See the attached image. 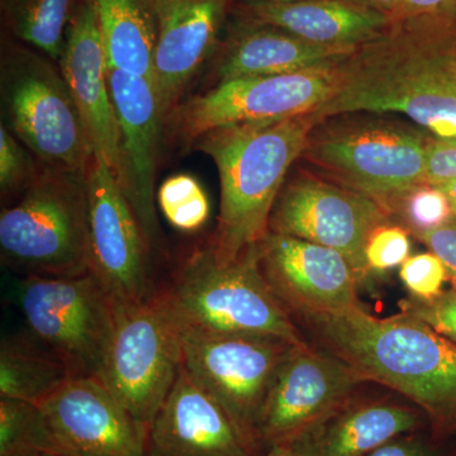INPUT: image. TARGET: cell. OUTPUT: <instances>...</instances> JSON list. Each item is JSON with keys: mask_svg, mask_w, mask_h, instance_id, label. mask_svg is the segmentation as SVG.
Listing matches in <instances>:
<instances>
[{"mask_svg": "<svg viewBox=\"0 0 456 456\" xmlns=\"http://www.w3.org/2000/svg\"><path fill=\"white\" fill-rule=\"evenodd\" d=\"M449 2L450 0H401L397 11L392 16V20L435 13Z\"/></svg>", "mask_w": 456, "mask_h": 456, "instance_id": "37", "label": "cell"}, {"mask_svg": "<svg viewBox=\"0 0 456 456\" xmlns=\"http://www.w3.org/2000/svg\"><path fill=\"white\" fill-rule=\"evenodd\" d=\"M179 330L182 367L212 395L256 454L264 402L290 342L270 336Z\"/></svg>", "mask_w": 456, "mask_h": 456, "instance_id": "10", "label": "cell"}, {"mask_svg": "<svg viewBox=\"0 0 456 456\" xmlns=\"http://www.w3.org/2000/svg\"><path fill=\"white\" fill-rule=\"evenodd\" d=\"M259 263L273 292L292 317L359 302V279L334 248L269 231L259 244Z\"/></svg>", "mask_w": 456, "mask_h": 456, "instance_id": "17", "label": "cell"}, {"mask_svg": "<svg viewBox=\"0 0 456 456\" xmlns=\"http://www.w3.org/2000/svg\"><path fill=\"white\" fill-rule=\"evenodd\" d=\"M389 213L367 194L302 174L281 189L269 231L334 248L362 283L371 274L365 246L375 228L389 224Z\"/></svg>", "mask_w": 456, "mask_h": 456, "instance_id": "12", "label": "cell"}, {"mask_svg": "<svg viewBox=\"0 0 456 456\" xmlns=\"http://www.w3.org/2000/svg\"><path fill=\"white\" fill-rule=\"evenodd\" d=\"M338 65L274 77L217 83L180 102L165 119L164 134L191 146L206 132L237 123L279 121L314 112L331 97Z\"/></svg>", "mask_w": 456, "mask_h": 456, "instance_id": "11", "label": "cell"}, {"mask_svg": "<svg viewBox=\"0 0 456 456\" xmlns=\"http://www.w3.org/2000/svg\"><path fill=\"white\" fill-rule=\"evenodd\" d=\"M446 440L437 436L431 428L401 435L367 456H452Z\"/></svg>", "mask_w": 456, "mask_h": 456, "instance_id": "34", "label": "cell"}, {"mask_svg": "<svg viewBox=\"0 0 456 456\" xmlns=\"http://www.w3.org/2000/svg\"><path fill=\"white\" fill-rule=\"evenodd\" d=\"M428 141L419 132L395 123H356L323 134L312 132L303 156L342 187L367 194L386 207L426 184Z\"/></svg>", "mask_w": 456, "mask_h": 456, "instance_id": "9", "label": "cell"}, {"mask_svg": "<svg viewBox=\"0 0 456 456\" xmlns=\"http://www.w3.org/2000/svg\"><path fill=\"white\" fill-rule=\"evenodd\" d=\"M321 349L367 382L388 387L425 413L444 439L456 435V345L412 314L379 318L360 303L294 314Z\"/></svg>", "mask_w": 456, "mask_h": 456, "instance_id": "2", "label": "cell"}, {"mask_svg": "<svg viewBox=\"0 0 456 456\" xmlns=\"http://www.w3.org/2000/svg\"><path fill=\"white\" fill-rule=\"evenodd\" d=\"M110 86L119 126L121 171L117 182L151 248L160 233L155 180L165 114L150 77L110 69Z\"/></svg>", "mask_w": 456, "mask_h": 456, "instance_id": "15", "label": "cell"}, {"mask_svg": "<svg viewBox=\"0 0 456 456\" xmlns=\"http://www.w3.org/2000/svg\"><path fill=\"white\" fill-rule=\"evenodd\" d=\"M399 278L412 297L430 299L443 292L448 270L439 256L430 253L410 256L399 269Z\"/></svg>", "mask_w": 456, "mask_h": 456, "instance_id": "32", "label": "cell"}, {"mask_svg": "<svg viewBox=\"0 0 456 456\" xmlns=\"http://www.w3.org/2000/svg\"><path fill=\"white\" fill-rule=\"evenodd\" d=\"M407 228L389 224L375 228L365 246L369 272L384 273L401 266L410 257L411 240Z\"/></svg>", "mask_w": 456, "mask_h": 456, "instance_id": "31", "label": "cell"}, {"mask_svg": "<svg viewBox=\"0 0 456 456\" xmlns=\"http://www.w3.org/2000/svg\"><path fill=\"white\" fill-rule=\"evenodd\" d=\"M242 17L277 27L312 44L356 49L374 40L392 23L380 12L347 4L341 0L283 3L245 0Z\"/></svg>", "mask_w": 456, "mask_h": 456, "instance_id": "23", "label": "cell"}, {"mask_svg": "<svg viewBox=\"0 0 456 456\" xmlns=\"http://www.w3.org/2000/svg\"><path fill=\"white\" fill-rule=\"evenodd\" d=\"M41 164L31 151H26L23 143L0 125V191L2 196L23 193L40 171Z\"/></svg>", "mask_w": 456, "mask_h": 456, "instance_id": "30", "label": "cell"}, {"mask_svg": "<svg viewBox=\"0 0 456 456\" xmlns=\"http://www.w3.org/2000/svg\"><path fill=\"white\" fill-rule=\"evenodd\" d=\"M228 0H154L158 42L152 82L167 114L217 42Z\"/></svg>", "mask_w": 456, "mask_h": 456, "instance_id": "20", "label": "cell"}, {"mask_svg": "<svg viewBox=\"0 0 456 456\" xmlns=\"http://www.w3.org/2000/svg\"><path fill=\"white\" fill-rule=\"evenodd\" d=\"M108 69L152 79L158 42L154 0H92Z\"/></svg>", "mask_w": 456, "mask_h": 456, "instance_id": "24", "label": "cell"}, {"mask_svg": "<svg viewBox=\"0 0 456 456\" xmlns=\"http://www.w3.org/2000/svg\"><path fill=\"white\" fill-rule=\"evenodd\" d=\"M452 439H456V435ZM452 456H456V446L454 448H452Z\"/></svg>", "mask_w": 456, "mask_h": 456, "instance_id": "44", "label": "cell"}, {"mask_svg": "<svg viewBox=\"0 0 456 456\" xmlns=\"http://www.w3.org/2000/svg\"><path fill=\"white\" fill-rule=\"evenodd\" d=\"M74 375L73 368L51 350L11 341L0 347V398L40 406Z\"/></svg>", "mask_w": 456, "mask_h": 456, "instance_id": "25", "label": "cell"}, {"mask_svg": "<svg viewBox=\"0 0 456 456\" xmlns=\"http://www.w3.org/2000/svg\"><path fill=\"white\" fill-rule=\"evenodd\" d=\"M20 307L33 335L77 375L98 378L116 326V305L93 273L79 277L26 275Z\"/></svg>", "mask_w": 456, "mask_h": 456, "instance_id": "8", "label": "cell"}, {"mask_svg": "<svg viewBox=\"0 0 456 456\" xmlns=\"http://www.w3.org/2000/svg\"><path fill=\"white\" fill-rule=\"evenodd\" d=\"M242 20L216 61L218 83L332 68L359 49L312 44L277 27Z\"/></svg>", "mask_w": 456, "mask_h": 456, "instance_id": "22", "label": "cell"}, {"mask_svg": "<svg viewBox=\"0 0 456 456\" xmlns=\"http://www.w3.org/2000/svg\"><path fill=\"white\" fill-rule=\"evenodd\" d=\"M456 16L435 12L392 20L338 65L334 93L314 114L322 122L346 113H401L434 134L456 141Z\"/></svg>", "mask_w": 456, "mask_h": 456, "instance_id": "1", "label": "cell"}, {"mask_svg": "<svg viewBox=\"0 0 456 456\" xmlns=\"http://www.w3.org/2000/svg\"><path fill=\"white\" fill-rule=\"evenodd\" d=\"M404 314H412L431 327L435 332L456 345V289L441 292L430 299L416 297L399 302Z\"/></svg>", "mask_w": 456, "mask_h": 456, "instance_id": "33", "label": "cell"}, {"mask_svg": "<svg viewBox=\"0 0 456 456\" xmlns=\"http://www.w3.org/2000/svg\"><path fill=\"white\" fill-rule=\"evenodd\" d=\"M428 428V417L415 404L356 395L285 446L296 456H367L401 435Z\"/></svg>", "mask_w": 456, "mask_h": 456, "instance_id": "21", "label": "cell"}, {"mask_svg": "<svg viewBox=\"0 0 456 456\" xmlns=\"http://www.w3.org/2000/svg\"><path fill=\"white\" fill-rule=\"evenodd\" d=\"M149 440L152 456H255L226 411L182 365Z\"/></svg>", "mask_w": 456, "mask_h": 456, "instance_id": "19", "label": "cell"}, {"mask_svg": "<svg viewBox=\"0 0 456 456\" xmlns=\"http://www.w3.org/2000/svg\"><path fill=\"white\" fill-rule=\"evenodd\" d=\"M156 203L171 226L182 232H197L211 213L206 191L189 174H176L165 180L156 193Z\"/></svg>", "mask_w": 456, "mask_h": 456, "instance_id": "28", "label": "cell"}, {"mask_svg": "<svg viewBox=\"0 0 456 456\" xmlns=\"http://www.w3.org/2000/svg\"><path fill=\"white\" fill-rule=\"evenodd\" d=\"M114 305L113 338L98 379L149 434L182 365L179 330L156 294Z\"/></svg>", "mask_w": 456, "mask_h": 456, "instance_id": "7", "label": "cell"}, {"mask_svg": "<svg viewBox=\"0 0 456 456\" xmlns=\"http://www.w3.org/2000/svg\"><path fill=\"white\" fill-rule=\"evenodd\" d=\"M452 69H454V71L456 73V53H454V56H452Z\"/></svg>", "mask_w": 456, "mask_h": 456, "instance_id": "43", "label": "cell"}, {"mask_svg": "<svg viewBox=\"0 0 456 456\" xmlns=\"http://www.w3.org/2000/svg\"><path fill=\"white\" fill-rule=\"evenodd\" d=\"M83 0H0L9 35L59 62L66 33Z\"/></svg>", "mask_w": 456, "mask_h": 456, "instance_id": "26", "label": "cell"}, {"mask_svg": "<svg viewBox=\"0 0 456 456\" xmlns=\"http://www.w3.org/2000/svg\"><path fill=\"white\" fill-rule=\"evenodd\" d=\"M320 125L314 112L279 121L237 123L206 132L191 147L217 167L221 208L209 248L233 260L269 233L270 217L288 171Z\"/></svg>", "mask_w": 456, "mask_h": 456, "instance_id": "3", "label": "cell"}, {"mask_svg": "<svg viewBox=\"0 0 456 456\" xmlns=\"http://www.w3.org/2000/svg\"><path fill=\"white\" fill-rule=\"evenodd\" d=\"M264 456H296V455H294L293 452H290V450L287 448V446L277 445V446H273V448L268 449V452H266V454Z\"/></svg>", "mask_w": 456, "mask_h": 456, "instance_id": "40", "label": "cell"}, {"mask_svg": "<svg viewBox=\"0 0 456 456\" xmlns=\"http://www.w3.org/2000/svg\"><path fill=\"white\" fill-rule=\"evenodd\" d=\"M437 12H443V13H448L452 14V16H456V0H450L449 3H446V4Z\"/></svg>", "mask_w": 456, "mask_h": 456, "instance_id": "41", "label": "cell"}, {"mask_svg": "<svg viewBox=\"0 0 456 456\" xmlns=\"http://www.w3.org/2000/svg\"><path fill=\"white\" fill-rule=\"evenodd\" d=\"M57 64L79 110L94 155L101 156L114 178H118V118L110 93L106 51L92 0H83L77 9Z\"/></svg>", "mask_w": 456, "mask_h": 456, "instance_id": "18", "label": "cell"}, {"mask_svg": "<svg viewBox=\"0 0 456 456\" xmlns=\"http://www.w3.org/2000/svg\"><path fill=\"white\" fill-rule=\"evenodd\" d=\"M92 273L114 303L149 298L147 244L140 222L112 170L95 155L86 171Z\"/></svg>", "mask_w": 456, "mask_h": 456, "instance_id": "14", "label": "cell"}, {"mask_svg": "<svg viewBox=\"0 0 456 456\" xmlns=\"http://www.w3.org/2000/svg\"><path fill=\"white\" fill-rule=\"evenodd\" d=\"M389 212L401 213L407 230L416 235L454 220L448 197L436 185L421 184L387 204Z\"/></svg>", "mask_w": 456, "mask_h": 456, "instance_id": "29", "label": "cell"}, {"mask_svg": "<svg viewBox=\"0 0 456 456\" xmlns=\"http://www.w3.org/2000/svg\"><path fill=\"white\" fill-rule=\"evenodd\" d=\"M364 380L346 362L307 342L293 345L264 402L257 444L288 445L303 430L358 395Z\"/></svg>", "mask_w": 456, "mask_h": 456, "instance_id": "13", "label": "cell"}, {"mask_svg": "<svg viewBox=\"0 0 456 456\" xmlns=\"http://www.w3.org/2000/svg\"><path fill=\"white\" fill-rule=\"evenodd\" d=\"M55 62L22 42L3 41V114L38 163L86 173L94 151Z\"/></svg>", "mask_w": 456, "mask_h": 456, "instance_id": "6", "label": "cell"}, {"mask_svg": "<svg viewBox=\"0 0 456 456\" xmlns=\"http://www.w3.org/2000/svg\"><path fill=\"white\" fill-rule=\"evenodd\" d=\"M73 456L38 404L0 398V456Z\"/></svg>", "mask_w": 456, "mask_h": 456, "instance_id": "27", "label": "cell"}, {"mask_svg": "<svg viewBox=\"0 0 456 456\" xmlns=\"http://www.w3.org/2000/svg\"><path fill=\"white\" fill-rule=\"evenodd\" d=\"M156 296L178 329L305 342L261 272L259 245L233 260L220 259L209 246L194 251Z\"/></svg>", "mask_w": 456, "mask_h": 456, "instance_id": "4", "label": "cell"}, {"mask_svg": "<svg viewBox=\"0 0 456 456\" xmlns=\"http://www.w3.org/2000/svg\"><path fill=\"white\" fill-rule=\"evenodd\" d=\"M415 236L428 246L432 254L440 257L448 270L449 281L456 289V218Z\"/></svg>", "mask_w": 456, "mask_h": 456, "instance_id": "36", "label": "cell"}, {"mask_svg": "<svg viewBox=\"0 0 456 456\" xmlns=\"http://www.w3.org/2000/svg\"><path fill=\"white\" fill-rule=\"evenodd\" d=\"M3 263L26 275L92 273L86 173L41 165L13 206L0 215Z\"/></svg>", "mask_w": 456, "mask_h": 456, "instance_id": "5", "label": "cell"}, {"mask_svg": "<svg viewBox=\"0 0 456 456\" xmlns=\"http://www.w3.org/2000/svg\"><path fill=\"white\" fill-rule=\"evenodd\" d=\"M269 2L283 3V4H290V3L307 2V0H269Z\"/></svg>", "mask_w": 456, "mask_h": 456, "instance_id": "42", "label": "cell"}, {"mask_svg": "<svg viewBox=\"0 0 456 456\" xmlns=\"http://www.w3.org/2000/svg\"><path fill=\"white\" fill-rule=\"evenodd\" d=\"M341 2L355 5V7L380 12V13L392 18L395 12L397 11L401 0H341Z\"/></svg>", "mask_w": 456, "mask_h": 456, "instance_id": "38", "label": "cell"}, {"mask_svg": "<svg viewBox=\"0 0 456 456\" xmlns=\"http://www.w3.org/2000/svg\"><path fill=\"white\" fill-rule=\"evenodd\" d=\"M440 191L445 193L448 197L450 204H452V212L456 218V179L448 180V182L441 183V184H435Z\"/></svg>", "mask_w": 456, "mask_h": 456, "instance_id": "39", "label": "cell"}, {"mask_svg": "<svg viewBox=\"0 0 456 456\" xmlns=\"http://www.w3.org/2000/svg\"><path fill=\"white\" fill-rule=\"evenodd\" d=\"M40 407L73 456H147L149 434L98 378L74 375Z\"/></svg>", "mask_w": 456, "mask_h": 456, "instance_id": "16", "label": "cell"}, {"mask_svg": "<svg viewBox=\"0 0 456 456\" xmlns=\"http://www.w3.org/2000/svg\"><path fill=\"white\" fill-rule=\"evenodd\" d=\"M456 179V141L432 139L426 145V184Z\"/></svg>", "mask_w": 456, "mask_h": 456, "instance_id": "35", "label": "cell"}, {"mask_svg": "<svg viewBox=\"0 0 456 456\" xmlns=\"http://www.w3.org/2000/svg\"><path fill=\"white\" fill-rule=\"evenodd\" d=\"M36 456H64V455L47 454V455H36Z\"/></svg>", "mask_w": 456, "mask_h": 456, "instance_id": "45", "label": "cell"}]
</instances>
